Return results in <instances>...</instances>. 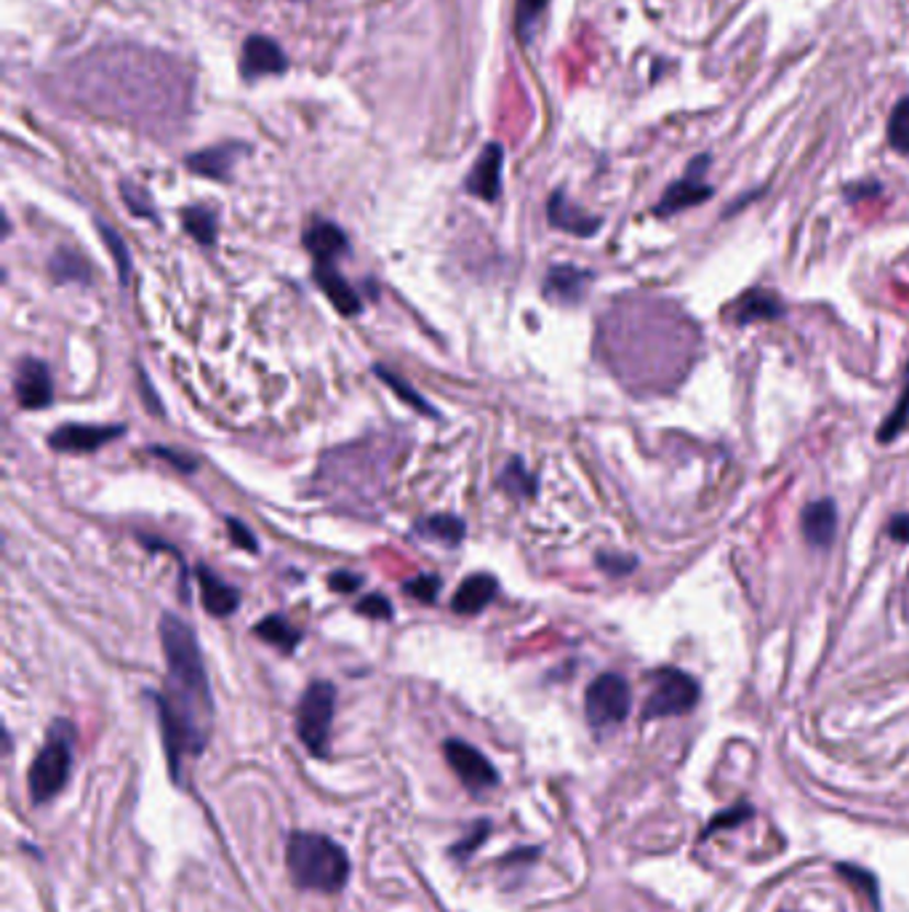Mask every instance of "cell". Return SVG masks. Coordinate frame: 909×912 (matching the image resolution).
I'll use <instances>...</instances> for the list:
<instances>
[{"instance_id": "cell-1", "label": "cell", "mask_w": 909, "mask_h": 912, "mask_svg": "<svg viewBox=\"0 0 909 912\" xmlns=\"http://www.w3.org/2000/svg\"><path fill=\"white\" fill-rule=\"evenodd\" d=\"M160 646L168 667V688L164 694H149V699L158 710L168 774L182 785L184 761L198 758L209 744L214 697L198 635L182 617L171 611L160 617Z\"/></svg>"}, {"instance_id": "cell-2", "label": "cell", "mask_w": 909, "mask_h": 912, "mask_svg": "<svg viewBox=\"0 0 909 912\" xmlns=\"http://www.w3.org/2000/svg\"><path fill=\"white\" fill-rule=\"evenodd\" d=\"M285 870L296 889L339 893L350 880V856L334 837L296 830L285 841Z\"/></svg>"}, {"instance_id": "cell-3", "label": "cell", "mask_w": 909, "mask_h": 912, "mask_svg": "<svg viewBox=\"0 0 909 912\" xmlns=\"http://www.w3.org/2000/svg\"><path fill=\"white\" fill-rule=\"evenodd\" d=\"M72 750H75V729L70 721H54L48 729L46 744L35 761L30 763L27 772V790L35 806L48 803L59 796L70 781L72 772Z\"/></svg>"}, {"instance_id": "cell-4", "label": "cell", "mask_w": 909, "mask_h": 912, "mask_svg": "<svg viewBox=\"0 0 909 912\" xmlns=\"http://www.w3.org/2000/svg\"><path fill=\"white\" fill-rule=\"evenodd\" d=\"M336 710V686L328 680H315L302 694L296 707V734L310 755L326 758L328 740H332V723Z\"/></svg>"}, {"instance_id": "cell-5", "label": "cell", "mask_w": 909, "mask_h": 912, "mask_svg": "<svg viewBox=\"0 0 909 912\" xmlns=\"http://www.w3.org/2000/svg\"><path fill=\"white\" fill-rule=\"evenodd\" d=\"M651 691L643 705V721L686 716L699 705V684L677 667H662L651 675Z\"/></svg>"}, {"instance_id": "cell-6", "label": "cell", "mask_w": 909, "mask_h": 912, "mask_svg": "<svg viewBox=\"0 0 909 912\" xmlns=\"http://www.w3.org/2000/svg\"><path fill=\"white\" fill-rule=\"evenodd\" d=\"M630 684L616 673L597 675L587 686V694H584V712H587L590 725L597 731L625 723L627 716H630Z\"/></svg>"}, {"instance_id": "cell-7", "label": "cell", "mask_w": 909, "mask_h": 912, "mask_svg": "<svg viewBox=\"0 0 909 912\" xmlns=\"http://www.w3.org/2000/svg\"><path fill=\"white\" fill-rule=\"evenodd\" d=\"M444 755L446 763L451 766V772L457 774L459 781L472 792V796H481V792L494 790L500 785V774H496L494 763H491L478 747L467 744L462 740H446L444 742Z\"/></svg>"}, {"instance_id": "cell-8", "label": "cell", "mask_w": 909, "mask_h": 912, "mask_svg": "<svg viewBox=\"0 0 909 912\" xmlns=\"http://www.w3.org/2000/svg\"><path fill=\"white\" fill-rule=\"evenodd\" d=\"M126 432L123 425H65L48 436V446L61 454H91Z\"/></svg>"}, {"instance_id": "cell-9", "label": "cell", "mask_w": 909, "mask_h": 912, "mask_svg": "<svg viewBox=\"0 0 909 912\" xmlns=\"http://www.w3.org/2000/svg\"><path fill=\"white\" fill-rule=\"evenodd\" d=\"M707 158H699L696 164L688 166V173L683 179H677L675 184H670L667 192L662 195V201L656 203V216H672L681 214L691 206H702L709 195H712V188L705 182L707 171Z\"/></svg>"}, {"instance_id": "cell-10", "label": "cell", "mask_w": 909, "mask_h": 912, "mask_svg": "<svg viewBox=\"0 0 909 912\" xmlns=\"http://www.w3.org/2000/svg\"><path fill=\"white\" fill-rule=\"evenodd\" d=\"M289 70V57L276 41L267 35H251L243 43L240 76L246 80H259L265 76H280Z\"/></svg>"}, {"instance_id": "cell-11", "label": "cell", "mask_w": 909, "mask_h": 912, "mask_svg": "<svg viewBox=\"0 0 909 912\" xmlns=\"http://www.w3.org/2000/svg\"><path fill=\"white\" fill-rule=\"evenodd\" d=\"M14 393H16L19 406L27 408V412L52 406L54 382H52V374H48V365L43 361H37V358H24L16 371Z\"/></svg>"}, {"instance_id": "cell-12", "label": "cell", "mask_w": 909, "mask_h": 912, "mask_svg": "<svg viewBox=\"0 0 909 912\" xmlns=\"http://www.w3.org/2000/svg\"><path fill=\"white\" fill-rule=\"evenodd\" d=\"M502 166H504L502 145H496V142L485 145L483 153L478 155L472 171L467 173V182H464L467 192L481 198V201L485 203H494L502 192Z\"/></svg>"}, {"instance_id": "cell-13", "label": "cell", "mask_w": 909, "mask_h": 912, "mask_svg": "<svg viewBox=\"0 0 909 912\" xmlns=\"http://www.w3.org/2000/svg\"><path fill=\"white\" fill-rule=\"evenodd\" d=\"M304 246L313 254L315 264H334L336 259L345 257V254L350 251L345 229L336 227L334 222L328 219H317L304 229Z\"/></svg>"}, {"instance_id": "cell-14", "label": "cell", "mask_w": 909, "mask_h": 912, "mask_svg": "<svg viewBox=\"0 0 909 912\" xmlns=\"http://www.w3.org/2000/svg\"><path fill=\"white\" fill-rule=\"evenodd\" d=\"M590 281L593 275L587 270H579L574 264H556L545 278V296L560 304H576L587 294Z\"/></svg>"}, {"instance_id": "cell-15", "label": "cell", "mask_w": 909, "mask_h": 912, "mask_svg": "<svg viewBox=\"0 0 909 912\" xmlns=\"http://www.w3.org/2000/svg\"><path fill=\"white\" fill-rule=\"evenodd\" d=\"M803 537L811 548H830L832 539L838 533V507L835 502L819 499L806 505V510L800 515Z\"/></svg>"}, {"instance_id": "cell-16", "label": "cell", "mask_w": 909, "mask_h": 912, "mask_svg": "<svg viewBox=\"0 0 909 912\" xmlns=\"http://www.w3.org/2000/svg\"><path fill=\"white\" fill-rule=\"evenodd\" d=\"M547 216H550L552 227L565 229V233L579 235V238H590V235H595L597 229H601V219H597V216H590L587 211L574 206V203L565 198V192L560 190L550 198V203H547Z\"/></svg>"}, {"instance_id": "cell-17", "label": "cell", "mask_w": 909, "mask_h": 912, "mask_svg": "<svg viewBox=\"0 0 909 912\" xmlns=\"http://www.w3.org/2000/svg\"><path fill=\"white\" fill-rule=\"evenodd\" d=\"M240 155H246V147H243V145L209 147V150L190 155V158H187V169H190L192 173H201V177H205V179L227 182L229 173H233Z\"/></svg>"}, {"instance_id": "cell-18", "label": "cell", "mask_w": 909, "mask_h": 912, "mask_svg": "<svg viewBox=\"0 0 909 912\" xmlns=\"http://www.w3.org/2000/svg\"><path fill=\"white\" fill-rule=\"evenodd\" d=\"M195 576H198V585H201L203 606L211 617L224 619V617H229V613L238 611V604H240L238 589L229 587L227 582L220 579V576H216L209 566H198Z\"/></svg>"}, {"instance_id": "cell-19", "label": "cell", "mask_w": 909, "mask_h": 912, "mask_svg": "<svg viewBox=\"0 0 909 912\" xmlns=\"http://www.w3.org/2000/svg\"><path fill=\"white\" fill-rule=\"evenodd\" d=\"M315 281L317 289L328 296V302H332L341 315H347V318H352V315H358L360 309H363L360 296L355 294L352 285L347 283V278L341 275L334 264H315Z\"/></svg>"}, {"instance_id": "cell-20", "label": "cell", "mask_w": 909, "mask_h": 912, "mask_svg": "<svg viewBox=\"0 0 909 912\" xmlns=\"http://www.w3.org/2000/svg\"><path fill=\"white\" fill-rule=\"evenodd\" d=\"M496 595V576L472 574L457 587L451 598L453 613H481Z\"/></svg>"}, {"instance_id": "cell-21", "label": "cell", "mask_w": 909, "mask_h": 912, "mask_svg": "<svg viewBox=\"0 0 909 912\" xmlns=\"http://www.w3.org/2000/svg\"><path fill=\"white\" fill-rule=\"evenodd\" d=\"M782 313H784V304L779 296L763 289L747 291L742 300L733 304V320H737L739 326L774 320V318H779Z\"/></svg>"}, {"instance_id": "cell-22", "label": "cell", "mask_w": 909, "mask_h": 912, "mask_svg": "<svg viewBox=\"0 0 909 912\" xmlns=\"http://www.w3.org/2000/svg\"><path fill=\"white\" fill-rule=\"evenodd\" d=\"M254 635H259L270 646L285 651V654H291L302 643V632L289 619L280 617V613H272V617H265L261 622L254 624Z\"/></svg>"}, {"instance_id": "cell-23", "label": "cell", "mask_w": 909, "mask_h": 912, "mask_svg": "<svg viewBox=\"0 0 909 912\" xmlns=\"http://www.w3.org/2000/svg\"><path fill=\"white\" fill-rule=\"evenodd\" d=\"M48 272L56 283H80L86 285L91 281L89 262L80 257L72 248H56L52 262H48Z\"/></svg>"}, {"instance_id": "cell-24", "label": "cell", "mask_w": 909, "mask_h": 912, "mask_svg": "<svg viewBox=\"0 0 909 912\" xmlns=\"http://www.w3.org/2000/svg\"><path fill=\"white\" fill-rule=\"evenodd\" d=\"M414 531L427 539H435V542L440 544H451V548L467 537L464 520L453 518V515H429V518L416 520Z\"/></svg>"}, {"instance_id": "cell-25", "label": "cell", "mask_w": 909, "mask_h": 912, "mask_svg": "<svg viewBox=\"0 0 909 912\" xmlns=\"http://www.w3.org/2000/svg\"><path fill=\"white\" fill-rule=\"evenodd\" d=\"M500 488L504 494L515 496V499H531L534 494H537V477L526 470V464H523V459L513 457L507 464H504L502 475H500Z\"/></svg>"}, {"instance_id": "cell-26", "label": "cell", "mask_w": 909, "mask_h": 912, "mask_svg": "<svg viewBox=\"0 0 909 912\" xmlns=\"http://www.w3.org/2000/svg\"><path fill=\"white\" fill-rule=\"evenodd\" d=\"M182 225L201 246L216 244V214L205 206H190L182 211Z\"/></svg>"}, {"instance_id": "cell-27", "label": "cell", "mask_w": 909, "mask_h": 912, "mask_svg": "<svg viewBox=\"0 0 909 912\" xmlns=\"http://www.w3.org/2000/svg\"><path fill=\"white\" fill-rule=\"evenodd\" d=\"M373 374L379 376V380L382 382H388L392 390H395L397 393V398L401 401H406L411 408H416V412L422 414V417H433V419H438V412H435L433 406H429V403L422 398V395H416V390L411 387V384H406L401 380V376H395L392 374L390 369H384V365H373Z\"/></svg>"}, {"instance_id": "cell-28", "label": "cell", "mask_w": 909, "mask_h": 912, "mask_svg": "<svg viewBox=\"0 0 909 912\" xmlns=\"http://www.w3.org/2000/svg\"><path fill=\"white\" fill-rule=\"evenodd\" d=\"M99 227V235H102L104 246L110 248L112 259H115V267H117V275H121V283L126 285L128 278H131V254H128V246L123 244L121 235L115 233V229L104 225V222H97Z\"/></svg>"}, {"instance_id": "cell-29", "label": "cell", "mask_w": 909, "mask_h": 912, "mask_svg": "<svg viewBox=\"0 0 909 912\" xmlns=\"http://www.w3.org/2000/svg\"><path fill=\"white\" fill-rule=\"evenodd\" d=\"M888 142L896 153L909 155V97L894 108L891 121H888Z\"/></svg>"}, {"instance_id": "cell-30", "label": "cell", "mask_w": 909, "mask_h": 912, "mask_svg": "<svg viewBox=\"0 0 909 912\" xmlns=\"http://www.w3.org/2000/svg\"><path fill=\"white\" fill-rule=\"evenodd\" d=\"M547 3H550V0H518V5H515V30H518L523 43L531 41L534 24L539 22Z\"/></svg>"}, {"instance_id": "cell-31", "label": "cell", "mask_w": 909, "mask_h": 912, "mask_svg": "<svg viewBox=\"0 0 909 912\" xmlns=\"http://www.w3.org/2000/svg\"><path fill=\"white\" fill-rule=\"evenodd\" d=\"M440 587H444V579L438 574H419L414 579L403 582V593L408 598L419 600V604H435L440 595Z\"/></svg>"}, {"instance_id": "cell-32", "label": "cell", "mask_w": 909, "mask_h": 912, "mask_svg": "<svg viewBox=\"0 0 909 912\" xmlns=\"http://www.w3.org/2000/svg\"><path fill=\"white\" fill-rule=\"evenodd\" d=\"M907 421H909V387L905 390V395H901V401L896 403L891 417L880 425V430H877V440H880V443H891V440L905 430Z\"/></svg>"}, {"instance_id": "cell-33", "label": "cell", "mask_w": 909, "mask_h": 912, "mask_svg": "<svg viewBox=\"0 0 909 912\" xmlns=\"http://www.w3.org/2000/svg\"><path fill=\"white\" fill-rule=\"evenodd\" d=\"M838 872H840V878L849 880L854 889L867 893V899L873 902L875 912H880V897H877V883L873 875H869L867 870H858V867L854 865H838Z\"/></svg>"}, {"instance_id": "cell-34", "label": "cell", "mask_w": 909, "mask_h": 912, "mask_svg": "<svg viewBox=\"0 0 909 912\" xmlns=\"http://www.w3.org/2000/svg\"><path fill=\"white\" fill-rule=\"evenodd\" d=\"M121 192H123V201H126V206L131 209V214L136 216H149V219H158L155 216V209L153 203H149L147 192H142L139 188H134V184H121Z\"/></svg>"}, {"instance_id": "cell-35", "label": "cell", "mask_w": 909, "mask_h": 912, "mask_svg": "<svg viewBox=\"0 0 909 912\" xmlns=\"http://www.w3.org/2000/svg\"><path fill=\"white\" fill-rule=\"evenodd\" d=\"M149 454H155L158 459H164V462L173 464L179 473H195V468H198L195 457L182 454V451H177V449H166V446H153V449H149Z\"/></svg>"}, {"instance_id": "cell-36", "label": "cell", "mask_w": 909, "mask_h": 912, "mask_svg": "<svg viewBox=\"0 0 909 912\" xmlns=\"http://www.w3.org/2000/svg\"><path fill=\"white\" fill-rule=\"evenodd\" d=\"M635 563L638 561H635L632 555H616V552H601V555H597V566L611 576L630 574V571L635 568Z\"/></svg>"}, {"instance_id": "cell-37", "label": "cell", "mask_w": 909, "mask_h": 912, "mask_svg": "<svg viewBox=\"0 0 909 912\" xmlns=\"http://www.w3.org/2000/svg\"><path fill=\"white\" fill-rule=\"evenodd\" d=\"M358 613H363V617H369V619H390L392 617V604L388 598H384V595H366L363 600H360L358 606Z\"/></svg>"}, {"instance_id": "cell-38", "label": "cell", "mask_w": 909, "mask_h": 912, "mask_svg": "<svg viewBox=\"0 0 909 912\" xmlns=\"http://www.w3.org/2000/svg\"><path fill=\"white\" fill-rule=\"evenodd\" d=\"M489 827L491 824L489 822H478L475 824V835H467L464 841H459L457 846H451V856L453 859H459V862H464L467 856H472V852H475L478 846H481V843L485 841V835H489Z\"/></svg>"}, {"instance_id": "cell-39", "label": "cell", "mask_w": 909, "mask_h": 912, "mask_svg": "<svg viewBox=\"0 0 909 912\" xmlns=\"http://www.w3.org/2000/svg\"><path fill=\"white\" fill-rule=\"evenodd\" d=\"M227 531H229V539H233V544H238L240 550L257 552V537H254V533L248 531L238 518H227Z\"/></svg>"}, {"instance_id": "cell-40", "label": "cell", "mask_w": 909, "mask_h": 912, "mask_svg": "<svg viewBox=\"0 0 909 912\" xmlns=\"http://www.w3.org/2000/svg\"><path fill=\"white\" fill-rule=\"evenodd\" d=\"M363 585V579H360L358 574H352V571H334L332 576H328V587L334 589V593H352V589H358Z\"/></svg>"}, {"instance_id": "cell-41", "label": "cell", "mask_w": 909, "mask_h": 912, "mask_svg": "<svg viewBox=\"0 0 909 912\" xmlns=\"http://www.w3.org/2000/svg\"><path fill=\"white\" fill-rule=\"evenodd\" d=\"M752 817V809L750 806H733L731 811H728V814H723V817H718V819H712V822H709V827H707V833H712V830H720V827H726V824H742L744 819H750Z\"/></svg>"}, {"instance_id": "cell-42", "label": "cell", "mask_w": 909, "mask_h": 912, "mask_svg": "<svg viewBox=\"0 0 909 912\" xmlns=\"http://www.w3.org/2000/svg\"><path fill=\"white\" fill-rule=\"evenodd\" d=\"M888 537L894 542H909V513L894 515L891 523H888Z\"/></svg>"}, {"instance_id": "cell-43", "label": "cell", "mask_w": 909, "mask_h": 912, "mask_svg": "<svg viewBox=\"0 0 909 912\" xmlns=\"http://www.w3.org/2000/svg\"><path fill=\"white\" fill-rule=\"evenodd\" d=\"M139 384H142V398H145L147 406H153V412L160 417V414H164V406H160L158 395H155V390H153V384L147 382L145 371H139Z\"/></svg>"}]
</instances>
